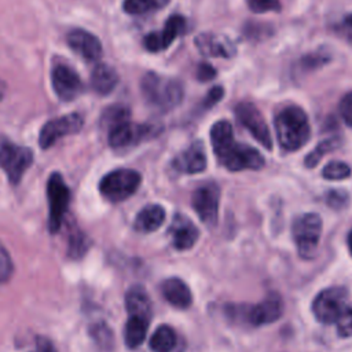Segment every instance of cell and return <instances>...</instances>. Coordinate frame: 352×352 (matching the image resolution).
Segmentation results:
<instances>
[{"label": "cell", "instance_id": "cell-24", "mask_svg": "<svg viewBox=\"0 0 352 352\" xmlns=\"http://www.w3.org/2000/svg\"><path fill=\"white\" fill-rule=\"evenodd\" d=\"M210 142L212 147L216 155L221 154L232 142H234V133L232 126L228 121H217L210 128Z\"/></svg>", "mask_w": 352, "mask_h": 352}, {"label": "cell", "instance_id": "cell-23", "mask_svg": "<svg viewBox=\"0 0 352 352\" xmlns=\"http://www.w3.org/2000/svg\"><path fill=\"white\" fill-rule=\"evenodd\" d=\"M148 319L140 316H129L124 330V340L128 348L135 349L138 348L147 336L148 329Z\"/></svg>", "mask_w": 352, "mask_h": 352}, {"label": "cell", "instance_id": "cell-11", "mask_svg": "<svg viewBox=\"0 0 352 352\" xmlns=\"http://www.w3.org/2000/svg\"><path fill=\"white\" fill-rule=\"evenodd\" d=\"M51 82L54 92L63 102L76 99L84 89L78 73L66 63H56L51 69Z\"/></svg>", "mask_w": 352, "mask_h": 352}, {"label": "cell", "instance_id": "cell-30", "mask_svg": "<svg viewBox=\"0 0 352 352\" xmlns=\"http://www.w3.org/2000/svg\"><path fill=\"white\" fill-rule=\"evenodd\" d=\"M323 177L329 179V180H340V179H345L351 175V169L345 162L341 161H333L329 162L323 170H322Z\"/></svg>", "mask_w": 352, "mask_h": 352}, {"label": "cell", "instance_id": "cell-7", "mask_svg": "<svg viewBox=\"0 0 352 352\" xmlns=\"http://www.w3.org/2000/svg\"><path fill=\"white\" fill-rule=\"evenodd\" d=\"M346 305V290L344 287H329L315 297L312 311L319 322L330 324L337 322Z\"/></svg>", "mask_w": 352, "mask_h": 352}, {"label": "cell", "instance_id": "cell-25", "mask_svg": "<svg viewBox=\"0 0 352 352\" xmlns=\"http://www.w3.org/2000/svg\"><path fill=\"white\" fill-rule=\"evenodd\" d=\"M184 29H186V19L182 15L175 14L169 16L165 22L164 29L161 32H157L162 50L168 48L173 43V40L184 32Z\"/></svg>", "mask_w": 352, "mask_h": 352}, {"label": "cell", "instance_id": "cell-10", "mask_svg": "<svg viewBox=\"0 0 352 352\" xmlns=\"http://www.w3.org/2000/svg\"><path fill=\"white\" fill-rule=\"evenodd\" d=\"M235 114L239 122L252 133V136L267 150L272 148V139L268 125L261 111L250 102H241L235 107Z\"/></svg>", "mask_w": 352, "mask_h": 352}, {"label": "cell", "instance_id": "cell-39", "mask_svg": "<svg viewBox=\"0 0 352 352\" xmlns=\"http://www.w3.org/2000/svg\"><path fill=\"white\" fill-rule=\"evenodd\" d=\"M327 202L333 208H341L346 202V195L342 191H330L327 195Z\"/></svg>", "mask_w": 352, "mask_h": 352}, {"label": "cell", "instance_id": "cell-41", "mask_svg": "<svg viewBox=\"0 0 352 352\" xmlns=\"http://www.w3.org/2000/svg\"><path fill=\"white\" fill-rule=\"evenodd\" d=\"M342 25H344V28H345L346 32L352 33V14H349V15H346V16L344 18Z\"/></svg>", "mask_w": 352, "mask_h": 352}, {"label": "cell", "instance_id": "cell-13", "mask_svg": "<svg viewBox=\"0 0 352 352\" xmlns=\"http://www.w3.org/2000/svg\"><path fill=\"white\" fill-rule=\"evenodd\" d=\"M153 132L151 125L133 124L131 121L122 122L109 131V144L113 148H124L136 144Z\"/></svg>", "mask_w": 352, "mask_h": 352}, {"label": "cell", "instance_id": "cell-1", "mask_svg": "<svg viewBox=\"0 0 352 352\" xmlns=\"http://www.w3.org/2000/svg\"><path fill=\"white\" fill-rule=\"evenodd\" d=\"M275 131L278 142L286 151H296L302 147L311 135V128L305 111L298 106H287L275 117Z\"/></svg>", "mask_w": 352, "mask_h": 352}, {"label": "cell", "instance_id": "cell-12", "mask_svg": "<svg viewBox=\"0 0 352 352\" xmlns=\"http://www.w3.org/2000/svg\"><path fill=\"white\" fill-rule=\"evenodd\" d=\"M219 199H220V190H219V186L214 183L204 184L192 192V198H191L192 208L199 216L201 221H204L208 226L216 224Z\"/></svg>", "mask_w": 352, "mask_h": 352}, {"label": "cell", "instance_id": "cell-6", "mask_svg": "<svg viewBox=\"0 0 352 352\" xmlns=\"http://www.w3.org/2000/svg\"><path fill=\"white\" fill-rule=\"evenodd\" d=\"M47 197L50 204L48 227L51 232H56L63 221L70 201V191L60 173L54 172L47 183Z\"/></svg>", "mask_w": 352, "mask_h": 352}, {"label": "cell", "instance_id": "cell-16", "mask_svg": "<svg viewBox=\"0 0 352 352\" xmlns=\"http://www.w3.org/2000/svg\"><path fill=\"white\" fill-rule=\"evenodd\" d=\"M169 234L172 235V245L177 250L191 249L199 236V231L194 223L180 213L175 216Z\"/></svg>", "mask_w": 352, "mask_h": 352}, {"label": "cell", "instance_id": "cell-43", "mask_svg": "<svg viewBox=\"0 0 352 352\" xmlns=\"http://www.w3.org/2000/svg\"><path fill=\"white\" fill-rule=\"evenodd\" d=\"M348 246H349V252L352 254V230H351V232L348 235Z\"/></svg>", "mask_w": 352, "mask_h": 352}, {"label": "cell", "instance_id": "cell-40", "mask_svg": "<svg viewBox=\"0 0 352 352\" xmlns=\"http://www.w3.org/2000/svg\"><path fill=\"white\" fill-rule=\"evenodd\" d=\"M37 345H38V351L40 352H55L52 345H51V342L48 340H45V338H38Z\"/></svg>", "mask_w": 352, "mask_h": 352}, {"label": "cell", "instance_id": "cell-9", "mask_svg": "<svg viewBox=\"0 0 352 352\" xmlns=\"http://www.w3.org/2000/svg\"><path fill=\"white\" fill-rule=\"evenodd\" d=\"M220 162L231 172L242 169H260L264 166L263 155L253 147L232 142L221 154L217 155Z\"/></svg>", "mask_w": 352, "mask_h": 352}, {"label": "cell", "instance_id": "cell-27", "mask_svg": "<svg viewBox=\"0 0 352 352\" xmlns=\"http://www.w3.org/2000/svg\"><path fill=\"white\" fill-rule=\"evenodd\" d=\"M129 117H131V111L126 106L113 104L103 111V114L100 117V125L103 128H106L107 131H110L111 128L129 121Z\"/></svg>", "mask_w": 352, "mask_h": 352}, {"label": "cell", "instance_id": "cell-34", "mask_svg": "<svg viewBox=\"0 0 352 352\" xmlns=\"http://www.w3.org/2000/svg\"><path fill=\"white\" fill-rule=\"evenodd\" d=\"M92 337L96 340V342L100 346H109L111 344V331L102 323V324H96L92 330H91Z\"/></svg>", "mask_w": 352, "mask_h": 352}, {"label": "cell", "instance_id": "cell-35", "mask_svg": "<svg viewBox=\"0 0 352 352\" xmlns=\"http://www.w3.org/2000/svg\"><path fill=\"white\" fill-rule=\"evenodd\" d=\"M340 114L345 124L352 126V92H348L342 96L340 106H338Z\"/></svg>", "mask_w": 352, "mask_h": 352}, {"label": "cell", "instance_id": "cell-18", "mask_svg": "<svg viewBox=\"0 0 352 352\" xmlns=\"http://www.w3.org/2000/svg\"><path fill=\"white\" fill-rule=\"evenodd\" d=\"M173 168L182 173H199L206 168L205 147L201 142H194L186 151L173 160Z\"/></svg>", "mask_w": 352, "mask_h": 352}, {"label": "cell", "instance_id": "cell-2", "mask_svg": "<svg viewBox=\"0 0 352 352\" xmlns=\"http://www.w3.org/2000/svg\"><path fill=\"white\" fill-rule=\"evenodd\" d=\"M140 89L146 102L160 110H170L183 99V87L179 81L153 72L142 77Z\"/></svg>", "mask_w": 352, "mask_h": 352}, {"label": "cell", "instance_id": "cell-14", "mask_svg": "<svg viewBox=\"0 0 352 352\" xmlns=\"http://www.w3.org/2000/svg\"><path fill=\"white\" fill-rule=\"evenodd\" d=\"M283 312V302L279 294L270 293L257 305L250 307L246 312V319L253 326L268 324L278 320Z\"/></svg>", "mask_w": 352, "mask_h": 352}, {"label": "cell", "instance_id": "cell-21", "mask_svg": "<svg viewBox=\"0 0 352 352\" xmlns=\"http://www.w3.org/2000/svg\"><path fill=\"white\" fill-rule=\"evenodd\" d=\"M118 84V74L114 67L106 63H98L91 73V85L100 95L110 94Z\"/></svg>", "mask_w": 352, "mask_h": 352}, {"label": "cell", "instance_id": "cell-20", "mask_svg": "<svg viewBox=\"0 0 352 352\" xmlns=\"http://www.w3.org/2000/svg\"><path fill=\"white\" fill-rule=\"evenodd\" d=\"M125 307L129 316H140L150 320L151 302L142 286H132L125 294Z\"/></svg>", "mask_w": 352, "mask_h": 352}, {"label": "cell", "instance_id": "cell-37", "mask_svg": "<svg viewBox=\"0 0 352 352\" xmlns=\"http://www.w3.org/2000/svg\"><path fill=\"white\" fill-rule=\"evenodd\" d=\"M223 96H224V89H223V87H220V85L213 87V88L208 92V95L205 96V99H204V107L209 109V107L214 106L216 103H219V102L221 100Z\"/></svg>", "mask_w": 352, "mask_h": 352}, {"label": "cell", "instance_id": "cell-33", "mask_svg": "<svg viewBox=\"0 0 352 352\" xmlns=\"http://www.w3.org/2000/svg\"><path fill=\"white\" fill-rule=\"evenodd\" d=\"M248 6L253 12L263 14L270 11H279L282 8L280 0H248Z\"/></svg>", "mask_w": 352, "mask_h": 352}, {"label": "cell", "instance_id": "cell-28", "mask_svg": "<svg viewBox=\"0 0 352 352\" xmlns=\"http://www.w3.org/2000/svg\"><path fill=\"white\" fill-rule=\"evenodd\" d=\"M169 0H124L122 8L129 15H142L165 7Z\"/></svg>", "mask_w": 352, "mask_h": 352}, {"label": "cell", "instance_id": "cell-32", "mask_svg": "<svg viewBox=\"0 0 352 352\" xmlns=\"http://www.w3.org/2000/svg\"><path fill=\"white\" fill-rule=\"evenodd\" d=\"M337 331L341 337H351L352 336V305H346L344 312L336 322Z\"/></svg>", "mask_w": 352, "mask_h": 352}, {"label": "cell", "instance_id": "cell-19", "mask_svg": "<svg viewBox=\"0 0 352 352\" xmlns=\"http://www.w3.org/2000/svg\"><path fill=\"white\" fill-rule=\"evenodd\" d=\"M165 300L176 308H187L191 305L192 296L188 286L179 278H169L161 285Z\"/></svg>", "mask_w": 352, "mask_h": 352}, {"label": "cell", "instance_id": "cell-36", "mask_svg": "<svg viewBox=\"0 0 352 352\" xmlns=\"http://www.w3.org/2000/svg\"><path fill=\"white\" fill-rule=\"evenodd\" d=\"M87 250V241L82 234L72 235V241L69 245V254L73 257H80Z\"/></svg>", "mask_w": 352, "mask_h": 352}, {"label": "cell", "instance_id": "cell-8", "mask_svg": "<svg viewBox=\"0 0 352 352\" xmlns=\"http://www.w3.org/2000/svg\"><path fill=\"white\" fill-rule=\"evenodd\" d=\"M84 118L78 113H70L45 122L38 135V144L41 148H50L59 139L81 131Z\"/></svg>", "mask_w": 352, "mask_h": 352}, {"label": "cell", "instance_id": "cell-15", "mask_svg": "<svg viewBox=\"0 0 352 352\" xmlns=\"http://www.w3.org/2000/svg\"><path fill=\"white\" fill-rule=\"evenodd\" d=\"M66 40L69 47L85 60L95 62L102 55L100 40L88 30L73 29L67 33Z\"/></svg>", "mask_w": 352, "mask_h": 352}, {"label": "cell", "instance_id": "cell-31", "mask_svg": "<svg viewBox=\"0 0 352 352\" xmlns=\"http://www.w3.org/2000/svg\"><path fill=\"white\" fill-rule=\"evenodd\" d=\"M14 265L7 249L0 242V283H6L12 276Z\"/></svg>", "mask_w": 352, "mask_h": 352}, {"label": "cell", "instance_id": "cell-4", "mask_svg": "<svg viewBox=\"0 0 352 352\" xmlns=\"http://www.w3.org/2000/svg\"><path fill=\"white\" fill-rule=\"evenodd\" d=\"M322 232V220L316 213L298 216L293 223V236L302 258H312L316 253Z\"/></svg>", "mask_w": 352, "mask_h": 352}, {"label": "cell", "instance_id": "cell-38", "mask_svg": "<svg viewBox=\"0 0 352 352\" xmlns=\"http://www.w3.org/2000/svg\"><path fill=\"white\" fill-rule=\"evenodd\" d=\"M216 76V70L209 63H199L197 67V78L199 81H209Z\"/></svg>", "mask_w": 352, "mask_h": 352}, {"label": "cell", "instance_id": "cell-29", "mask_svg": "<svg viewBox=\"0 0 352 352\" xmlns=\"http://www.w3.org/2000/svg\"><path fill=\"white\" fill-rule=\"evenodd\" d=\"M340 144V140L337 138H331V139H326L323 142H320L316 148H314V151H311L307 158H305V166L308 168H314L318 165V162L322 160V157L330 151H333L337 146Z\"/></svg>", "mask_w": 352, "mask_h": 352}, {"label": "cell", "instance_id": "cell-5", "mask_svg": "<svg viewBox=\"0 0 352 352\" xmlns=\"http://www.w3.org/2000/svg\"><path fill=\"white\" fill-rule=\"evenodd\" d=\"M33 162V153L28 147L11 142H0V168L11 184H18Z\"/></svg>", "mask_w": 352, "mask_h": 352}, {"label": "cell", "instance_id": "cell-22", "mask_svg": "<svg viewBox=\"0 0 352 352\" xmlns=\"http://www.w3.org/2000/svg\"><path fill=\"white\" fill-rule=\"evenodd\" d=\"M165 221V210L162 206L151 204L144 206L135 219V228L140 232H153Z\"/></svg>", "mask_w": 352, "mask_h": 352}, {"label": "cell", "instance_id": "cell-17", "mask_svg": "<svg viewBox=\"0 0 352 352\" xmlns=\"http://www.w3.org/2000/svg\"><path fill=\"white\" fill-rule=\"evenodd\" d=\"M194 41L197 50L205 56L230 58L235 54L234 44L227 37L214 33H199Z\"/></svg>", "mask_w": 352, "mask_h": 352}, {"label": "cell", "instance_id": "cell-3", "mask_svg": "<svg viewBox=\"0 0 352 352\" xmlns=\"http://www.w3.org/2000/svg\"><path fill=\"white\" fill-rule=\"evenodd\" d=\"M140 173L133 169H116L99 182L102 197L110 202H121L135 194L140 186Z\"/></svg>", "mask_w": 352, "mask_h": 352}, {"label": "cell", "instance_id": "cell-26", "mask_svg": "<svg viewBox=\"0 0 352 352\" xmlns=\"http://www.w3.org/2000/svg\"><path fill=\"white\" fill-rule=\"evenodd\" d=\"M176 345V333L172 327L160 326L150 338V348L154 352H170Z\"/></svg>", "mask_w": 352, "mask_h": 352}, {"label": "cell", "instance_id": "cell-42", "mask_svg": "<svg viewBox=\"0 0 352 352\" xmlns=\"http://www.w3.org/2000/svg\"><path fill=\"white\" fill-rule=\"evenodd\" d=\"M4 92H6V85H4V82L0 80V100H1V98H3V95H4Z\"/></svg>", "mask_w": 352, "mask_h": 352}]
</instances>
